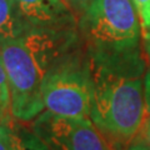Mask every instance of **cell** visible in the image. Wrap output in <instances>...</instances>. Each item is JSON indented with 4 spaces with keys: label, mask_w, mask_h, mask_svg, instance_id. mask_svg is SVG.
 I'll list each match as a JSON object with an SVG mask.
<instances>
[{
    "label": "cell",
    "mask_w": 150,
    "mask_h": 150,
    "mask_svg": "<svg viewBox=\"0 0 150 150\" xmlns=\"http://www.w3.org/2000/svg\"><path fill=\"white\" fill-rule=\"evenodd\" d=\"M29 29L13 0H0V40L20 36Z\"/></svg>",
    "instance_id": "52a82bcc"
},
{
    "label": "cell",
    "mask_w": 150,
    "mask_h": 150,
    "mask_svg": "<svg viewBox=\"0 0 150 150\" xmlns=\"http://www.w3.org/2000/svg\"><path fill=\"white\" fill-rule=\"evenodd\" d=\"M145 43H146V53H148V56H149V60H150V36L146 40H145Z\"/></svg>",
    "instance_id": "2e32d148"
},
{
    "label": "cell",
    "mask_w": 150,
    "mask_h": 150,
    "mask_svg": "<svg viewBox=\"0 0 150 150\" xmlns=\"http://www.w3.org/2000/svg\"><path fill=\"white\" fill-rule=\"evenodd\" d=\"M139 14L142 35L144 40L150 36V0H131Z\"/></svg>",
    "instance_id": "30bf717a"
},
{
    "label": "cell",
    "mask_w": 150,
    "mask_h": 150,
    "mask_svg": "<svg viewBox=\"0 0 150 150\" xmlns=\"http://www.w3.org/2000/svg\"><path fill=\"white\" fill-rule=\"evenodd\" d=\"M93 81L90 119L111 144L135 139L146 118L140 53L118 59L89 58Z\"/></svg>",
    "instance_id": "7a4b0ae2"
},
{
    "label": "cell",
    "mask_w": 150,
    "mask_h": 150,
    "mask_svg": "<svg viewBox=\"0 0 150 150\" xmlns=\"http://www.w3.org/2000/svg\"><path fill=\"white\" fill-rule=\"evenodd\" d=\"M46 111L65 118H90L93 81L89 60L70 55L55 65L43 83Z\"/></svg>",
    "instance_id": "277c9868"
},
{
    "label": "cell",
    "mask_w": 150,
    "mask_h": 150,
    "mask_svg": "<svg viewBox=\"0 0 150 150\" xmlns=\"http://www.w3.org/2000/svg\"><path fill=\"white\" fill-rule=\"evenodd\" d=\"M0 150H16L13 125L8 119L0 121Z\"/></svg>",
    "instance_id": "8fae6325"
},
{
    "label": "cell",
    "mask_w": 150,
    "mask_h": 150,
    "mask_svg": "<svg viewBox=\"0 0 150 150\" xmlns=\"http://www.w3.org/2000/svg\"><path fill=\"white\" fill-rule=\"evenodd\" d=\"M75 40L70 26L30 28L20 36L0 40L10 112L16 120H34L44 111L43 83L55 65L71 55Z\"/></svg>",
    "instance_id": "6da1fadb"
},
{
    "label": "cell",
    "mask_w": 150,
    "mask_h": 150,
    "mask_svg": "<svg viewBox=\"0 0 150 150\" xmlns=\"http://www.w3.org/2000/svg\"><path fill=\"white\" fill-rule=\"evenodd\" d=\"M15 138L16 150H50L31 129H26L21 125L11 124Z\"/></svg>",
    "instance_id": "ba28073f"
},
{
    "label": "cell",
    "mask_w": 150,
    "mask_h": 150,
    "mask_svg": "<svg viewBox=\"0 0 150 150\" xmlns=\"http://www.w3.org/2000/svg\"><path fill=\"white\" fill-rule=\"evenodd\" d=\"M31 130L50 150H111L90 118H65L45 110Z\"/></svg>",
    "instance_id": "5b68a950"
},
{
    "label": "cell",
    "mask_w": 150,
    "mask_h": 150,
    "mask_svg": "<svg viewBox=\"0 0 150 150\" xmlns=\"http://www.w3.org/2000/svg\"><path fill=\"white\" fill-rule=\"evenodd\" d=\"M125 150H150V145L143 144V143H137V142H131L128 146L125 148Z\"/></svg>",
    "instance_id": "9a60e30c"
},
{
    "label": "cell",
    "mask_w": 150,
    "mask_h": 150,
    "mask_svg": "<svg viewBox=\"0 0 150 150\" xmlns=\"http://www.w3.org/2000/svg\"><path fill=\"white\" fill-rule=\"evenodd\" d=\"M90 0H64V3L70 8V10H75V11H80L85 9V6L89 4Z\"/></svg>",
    "instance_id": "5bb4252c"
},
{
    "label": "cell",
    "mask_w": 150,
    "mask_h": 150,
    "mask_svg": "<svg viewBox=\"0 0 150 150\" xmlns=\"http://www.w3.org/2000/svg\"><path fill=\"white\" fill-rule=\"evenodd\" d=\"M10 90H9V84L6 73L4 69V65L0 56V121L5 120L8 112L10 111Z\"/></svg>",
    "instance_id": "9c48e42d"
},
{
    "label": "cell",
    "mask_w": 150,
    "mask_h": 150,
    "mask_svg": "<svg viewBox=\"0 0 150 150\" xmlns=\"http://www.w3.org/2000/svg\"><path fill=\"white\" fill-rule=\"evenodd\" d=\"M133 142L150 145V115H146V118H145L138 135L135 137V139L133 140Z\"/></svg>",
    "instance_id": "7c38bea8"
},
{
    "label": "cell",
    "mask_w": 150,
    "mask_h": 150,
    "mask_svg": "<svg viewBox=\"0 0 150 150\" xmlns=\"http://www.w3.org/2000/svg\"><path fill=\"white\" fill-rule=\"evenodd\" d=\"M79 25L90 59H118L140 53L142 25L131 0H90Z\"/></svg>",
    "instance_id": "3957f363"
},
{
    "label": "cell",
    "mask_w": 150,
    "mask_h": 150,
    "mask_svg": "<svg viewBox=\"0 0 150 150\" xmlns=\"http://www.w3.org/2000/svg\"><path fill=\"white\" fill-rule=\"evenodd\" d=\"M29 28L70 26L73 14L64 0H13Z\"/></svg>",
    "instance_id": "8992f818"
},
{
    "label": "cell",
    "mask_w": 150,
    "mask_h": 150,
    "mask_svg": "<svg viewBox=\"0 0 150 150\" xmlns=\"http://www.w3.org/2000/svg\"><path fill=\"white\" fill-rule=\"evenodd\" d=\"M144 98H145L146 115H150V69L146 70L144 76Z\"/></svg>",
    "instance_id": "4fadbf2b"
}]
</instances>
